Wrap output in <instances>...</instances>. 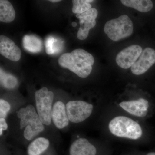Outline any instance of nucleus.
<instances>
[{
  "mask_svg": "<svg viewBox=\"0 0 155 155\" xmlns=\"http://www.w3.org/2000/svg\"><path fill=\"white\" fill-rule=\"evenodd\" d=\"M11 110V105L9 102L1 98L0 99V118L7 119Z\"/></svg>",
  "mask_w": 155,
  "mask_h": 155,
  "instance_id": "20",
  "label": "nucleus"
},
{
  "mask_svg": "<svg viewBox=\"0 0 155 155\" xmlns=\"http://www.w3.org/2000/svg\"><path fill=\"white\" fill-rule=\"evenodd\" d=\"M155 63V50L147 48L143 50L138 60L131 67V71L135 75H140L152 67Z\"/></svg>",
  "mask_w": 155,
  "mask_h": 155,
  "instance_id": "10",
  "label": "nucleus"
},
{
  "mask_svg": "<svg viewBox=\"0 0 155 155\" xmlns=\"http://www.w3.org/2000/svg\"><path fill=\"white\" fill-rule=\"evenodd\" d=\"M109 128L112 134L118 137L137 140L142 135L140 125L125 116H119L114 118L109 123Z\"/></svg>",
  "mask_w": 155,
  "mask_h": 155,
  "instance_id": "3",
  "label": "nucleus"
},
{
  "mask_svg": "<svg viewBox=\"0 0 155 155\" xmlns=\"http://www.w3.org/2000/svg\"><path fill=\"white\" fill-rule=\"evenodd\" d=\"M50 2L53 3L59 2H61V0H51V1H49Z\"/></svg>",
  "mask_w": 155,
  "mask_h": 155,
  "instance_id": "23",
  "label": "nucleus"
},
{
  "mask_svg": "<svg viewBox=\"0 0 155 155\" xmlns=\"http://www.w3.org/2000/svg\"><path fill=\"white\" fill-rule=\"evenodd\" d=\"M67 115L70 123H81L91 116L93 105L81 100H70L66 102Z\"/></svg>",
  "mask_w": 155,
  "mask_h": 155,
  "instance_id": "6",
  "label": "nucleus"
},
{
  "mask_svg": "<svg viewBox=\"0 0 155 155\" xmlns=\"http://www.w3.org/2000/svg\"><path fill=\"white\" fill-rule=\"evenodd\" d=\"M54 93L47 87L37 90L35 93V107L41 121L45 127L52 125V111L54 103Z\"/></svg>",
  "mask_w": 155,
  "mask_h": 155,
  "instance_id": "4",
  "label": "nucleus"
},
{
  "mask_svg": "<svg viewBox=\"0 0 155 155\" xmlns=\"http://www.w3.org/2000/svg\"><path fill=\"white\" fill-rule=\"evenodd\" d=\"M16 130L22 140L30 143L45 131V126L33 105H23L15 112Z\"/></svg>",
  "mask_w": 155,
  "mask_h": 155,
  "instance_id": "1",
  "label": "nucleus"
},
{
  "mask_svg": "<svg viewBox=\"0 0 155 155\" xmlns=\"http://www.w3.org/2000/svg\"><path fill=\"white\" fill-rule=\"evenodd\" d=\"M97 16V10L94 8H91L82 14H76L80 25L77 34L78 38L83 40L87 38L90 30L96 24L95 19Z\"/></svg>",
  "mask_w": 155,
  "mask_h": 155,
  "instance_id": "7",
  "label": "nucleus"
},
{
  "mask_svg": "<svg viewBox=\"0 0 155 155\" xmlns=\"http://www.w3.org/2000/svg\"><path fill=\"white\" fill-rule=\"evenodd\" d=\"M23 48L30 52H40L42 49L43 44L41 39L33 35H27L22 39Z\"/></svg>",
  "mask_w": 155,
  "mask_h": 155,
  "instance_id": "15",
  "label": "nucleus"
},
{
  "mask_svg": "<svg viewBox=\"0 0 155 155\" xmlns=\"http://www.w3.org/2000/svg\"><path fill=\"white\" fill-rule=\"evenodd\" d=\"M142 51L141 47L138 45H132L125 48L116 56V64L122 69H128L135 64Z\"/></svg>",
  "mask_w": 155,
  "mask_h": 155,
  "instance_id": "8",
  "label": "nucleus"
},
{
  "mask_svg": "<svg viewBox=\"0 0 155 155\" xmlns=\"http://www.w3.org/2000/svg\"><path fill=\"white\" fill-rule=\"evenodd\" d=\"M51 146L50 140L44 136L37 137L31 141L26 150L27 155H43Z\"/></svg>",
  "mask_w": 155,
  "mask_h": 155,
  "instance_id": "14",
  "label": "nucleus"
},
{
  "mask_svg": "<svg viewBox=\"0 0 155 155\" xmlns=\"http://www.w3.org/2000/svg\"><path fill=\"white\" fill-rule=\"evenodd\" d=\"M146 155H155V152H150L148 153Z\"/></svg>",
  "mask_w": 155,
  "mask_h": 155,
  "instance_id": "24",
  "label": "nucleus"
},
{
  "mask_svg": "<svg viewBox=\"0 0 155 155\" xmlns=\"http://www.w3.org/2000/svg\"><path fill=\"white\" fill-rule=\"evenodd\" d=\"M16 17L14 7L9 1H0V21L9 23L13 22Z\"/></svg>",
  "mask_w": 155,
  "mask_h": 155,
  "instance_id": "16",
  "label": "nucleus"
},
{
  "mask_svg": "<svg viewBox=\"0 0 155 155\" xmlns=\"http://www.w3.org/2000/svg\"><path fill=\"white\" fill-rule=\"evenodd\" d=\"M124 5L133 8L140 12H147L153 8V3L150 0H122Z\"/></svg>",
  "mask_w": 155,
  "mask_h": 155,
  "instance_id": "17",
  "label": "nucleus"
},
{
  "mask_svg": "<svg viewBox=\"0 0 155 155\" xmlns=\"http://www.w3.org/2000/svg\"><path fill=\"white\" fill-rule=\"evenodd\" d=\"M52 122L53 126L60 130H66L69 122L67 115L66 103L61 100L54 101L52 111Z\"/></svg>",
  "mask_w": 155,
  "mask_h": 155,
  "instance_id": "9",
  "label": "nucleus"
},
{
  "mask_svg": "<svg viewBox=\"0 0 155 155\" xmlns=\"http://www.w3.org/2000/svg\"><path fill=\"white\" fill-rule=\"evenodd\" d=\"M56 41L53 37H49L46 41V52L48 54H53L56 51L57 47L54 46Z\"/></svg>",
  "mask_w": 155,
  "mask_h": 155,
  "instance_id": "21",
  "label": "nucleus"
},
{
  "mask_svg": "<svg viewBox=\"0 0 155 155\" xmlns=\"http://www.w3.org/2000/svg\"><path fill=\"white\" fill-rule=\"evenodd\" d=\"M119 106L127 113L138 117L146 116L149 107L148 101L143 98L123 101L120 103Z\"/></svg>",
  "mask_w": 155,
  "mask_h": 155,
  "instance_id": "12",
  "label": "nucleus"
},
{
  "mask_svg": "<svg viewBox=\"0 0 155 155\" xmlns=\"http://www.w3.org/2000/svg\"><path fill=\"white\" fill-rule=\"evenodd\" d=\"M133 28L131 19L127 15H123L106 22L104 31L111 40L118 41L131 35Z\"/></svg>",
  "mask_w": 155,
  "mask_h": 155,
  "instance_id": "5",
  "label": "nucleus"
},
{
  "mask_svg": "<svg viewBox=\"0 0 155 155\" xmlns=\"http://www.w3.org/2000/svg\"><path fill=\"white\" fill-rule=\"evenodd\" d=\"M97 153L96 147L82 137L74 140L69 148V155H97Z\"/></svg>",
  "mask_w": 155,
  "mask_h": 155,
  "instance_id": "13",
  "label": "nucleus"
},
{
  "mask_svg": "<svg viewBox=\"0 0 155 155\" xmlns=\"http://www.w3.org/2000/svg\"><path fill=\"white\" fill-rule=\"evenodd\" d=\"M9 124L7 119L5 118H0V135L2 137L4 132L8 129Z\"/></svg>",
  "mask_w": 155,
  "mask_h": 155,
  "instance_id": "22",
  "label": "nucleus"
},
{
  "mask_svg": "<svg viewBox=\"0 0 155 155\" xmlns=\"http://www.w3.org/2000/svg\"><path fill=\"white\" fill-rule=\"evenodd\" d=\"M76 25H77V24H76V23H75V22H73V23H72V25L73 27H75Z\"/></svg>",
  "mask_w": 155,
  "mask_h": 155,
  "instance_id": "25",
  "label": "nucleus"
},
{
  "mask_svg": "<svg viewBox=\"0 0 155 155\" xmlns=\"http://www.w3.org/2000/svg\"><path fill=\"white\" fill-rule=\"evenodd\" d=\"M0 80L1 86L8 90H14L18 86V79L15 76L7 73L1 68Z\"/></svg>",
  "mask_w": 155,
  "mask_h": 155,
  "instance_id": "18",
  "label": "nucleus"
},
{
  "mask_svg": "<svg viewBox=\"0 0 155 155\" xmlns=\"http://www.w3.org/2000/svg\"><path fill=\"white\" fill-rule=\"evenodd\" d=\"M72 12L74 14H81L91 8L90 3L94 2L93 0H73Z\"/></svg>",
  "mask_w": 155,
  "mask_h": 155,
  "instance_id": "19",
  "label": "nucleus"
},
{
  "mask_svg": "<svg viewBox=\"0 0 155 155\" xmlns=\"http://www.w3.org/2000/svg\"><path fill=\"white\" fill-rule=\"evenodd\" d=\"M0 53L10 61L17 62L21 57V51L19 48L12 40L8 37L0 36Z\"/></svg>",
  "mask_w": 155,
  "mask_h": 155,
  "instance_id": "11",
  "label": "nucleus"
},
{
  "mask_svg": "<svg viewBox=\"0 0 155 155\" xmlns=\"http://www.w3.org/2000/svg\"><path fill=\"white\" fill-rule=\"evenodd\" d=\"M61 67L69 69L78 77L86 78L90 75L94 63L93 56L82 49L63 54L58 59Z\"/></svg>",
  "mask_w": 155,
  "mask_h": 155,
  "instance_id": "2",
  "label": "nucleus"
}]
</instances>
